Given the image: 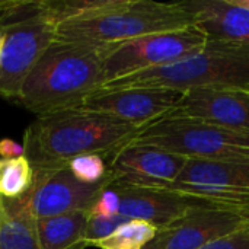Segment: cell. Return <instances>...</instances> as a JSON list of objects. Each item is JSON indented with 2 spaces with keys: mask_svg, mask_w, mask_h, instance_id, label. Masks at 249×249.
<instances>
[{
  "mask_svg": "<svg viewBox=\"0 0 249 249\" xmlns=\"http://www.w3.org/2000/svg\"><path fill=\"white\" fill-rule=\"evenodd\" d=\"M0 249H39L36 220L19 200L0 198Z\"/></svg>",
  "mask_w": 249,
  "mask_h": 249,
  "instance_id": "obj_17",
  "label": "cell"
},
{
  "mask_svg": "<svg viewBox=\"0 0 249 249\" xmlns=\"http://www.w3.org/2000/svg\"><path fill=\"white\" fill-rule=\"evenodd\" d=\"M168 117L190 118L249 133V90L190 89Z\"/></svg>",
  "mask_w": 249,
  "mask_h": 249,
  "instance_id": "obj_14",
  "label": "cell"
},
{
  "mask_svg": "<svg viewBox=\"0 0 249 249\" xmlns=\"http://www.w3.org/2000/svg\"><path fill=\"white\" fill-rule=\"evenodd\" d=\"M184 92L169 88L99 89L76 108L112 115L139 127H147L168 117L182 99Z\"/></svg>",
  "mask_w": 249,
  "mask_h": 249,
  "instance_id": "obj_10",
  "label": "cell"
},
{
  "mask_svg": "<svg viewBox=\"0 0 249 249\" xmlns=\"http://www.w3.org/2000/svg\"><path fill=\"white\" fill-rule=\"evenodd\" d=\"M89 210L36 220L39 249H85Z\"/></svg>",
  "mask_w": 249,
  "mask_h": 249,
  "instance_id": "obj_16",
  "label": "cell"
},
{
  "mask_svg": "<svg viewBox=\"0 0 249 249\" xmlns=\"http://www.w3.org/2000/svg\"><path fill=\"white\" fill-rule=\"evenodd\" d=\"M146 127H139L112 115L66 108L38 115L23 134L25 158L34 169L66 166L83 155L109 158Z\"/></svg>",
  "mask_w": 249,
  "mask_h": 249,
  "instance_id": "obj_1",
  "label": "cell"
},
{
  "mask_svg": "<svg viewBox=\"0 0 249 249\" xmlns=\"http://www.w3.org/2000/svg\"><path fill=\"white\" fill-rule=\"evenodd\" d=\"M187 162L188 158L182 155L136 142L107 158L112 181L149 188L174 184Z\"/></svg>",
  "mask_w": 249,
  "mask_h": 249,
  "instance_id": "obj_12",
  "label": "cell"
},
{
  "mask_svg": "<svg viewBox=\"0 0 249 249\" xmlns=\"http://www.w3.org/2000/svg\"><path fill=\"white\" fill-rule=\"evenodd\" d=\"M4 44L0 57V96L15 101L29 73L54 42L57 23L44 10L0 28Z\"/></svg>",
  "mask_w": 249,
  "mask_h": 249,
  "instance_id": "obj_7",
  "label": "cell"
},
{
  "mask_svg": "<svg viewBox=\"0 0 249 249\" xmlns=\"http://www.w3.org/2000/svg\"><path fill=\"white\" fill-rule=\"evenodd\" d=\"M209 39L249 45V9L233 0H187Z\"/></svg>",
  "mask_w": 249,
  "mask_h": 249,
  "instance_id": "obj_15",
  "label": "cell"
},
{
  "mask_svg": "<svg viewBox=\"0 0 249 249\" xmlns=\"http://www.w3.org/2000/svg\"><path fill=\"white\" fill-rule=\"evenodd\" d=\"M109 187L118 194L120 216L128 220H143L156 228H163L201 209L222 207L207 200L163 188L137 187L115 181Z\"/></svg>",
  "mask_w": 249,
  "mask_h": 249,
  "instance_id": "obj_13",
  "label": "cell"
},
{
  "mask_svg": "<svg viewBox=\"0 0 249 249\" xmlns=\"http://www.w3.org/2000/svg\"><path fill=\"white\" fill-rule=\"evenodd\" d=\"M200 249H249V229L209 242Z\"/></svg>",
  "mask_w": 249,
  "mask_h": 249,
  "instance_id": "obj_23",
  "label": "cell"
},
{
  "mask_svg": "<svg viewBox=\"0 0 249 249\" xmlns=\"http://www.w3.org/2000/svg\"><path fill=\"white\" fill-rule=\"evenodd\" d=\"M241 212H242V213H244V214H245V216L249 219V209H242Z\"/></svg>",
  "mask_w": 249,
  "mask_h": 249,
  "instance_id": "obj_27",
  "label": "cell"
},
{
  "mask_svg": "<svg viewBox=\"0 0 249 249\" xmlns=\"http://www.w3.org/2000/svg\"><path fill=\"white\" fill-rule=\"evenodd\" d=\"M238 6L241 7H245V9H249V0H233Z\"/></svg>",
  "mask_w": 249,
  "mask_h": 249,
  "instance_id": "obj_25",
  "label": "cell"
},
{
  "mask_svg": "<svg viewBox=\"0 0 249 249\" xmlns=\"http://www.w3.org/2000/svg\"><path fill=\"white\" fill-rule=\"evenodd\" d=\"M249 219L236 209H201L158 229L143 249H200L216 239L248 231Z\"/></svg>",
  "mask_w": 249,
  "mask_h": 249,
  "instance_id": "obj_11",
  "label": "cell"
},
{
  "mask_svg": "<svg viewBox=\"0 0 249 249\" xmlns=\"http://www.w3.org/2000/svg\"><path fill=\"white\" fill-rule=\"evenodd\" d=\"M158 229L155 225L143 220H130L95 247L99 249H143L156 236Z\"/></svg>",
  "mask_w": 249,
  "mask_h": 249,
  "instance_id": "obj_19",
  "label": "cell"
},
{
  "mask_svg": "<svg viewBox=\"0 0 249 249\" xmlns=\"http://www.w3.org/2000/svg\"><path fill=\"white\" fill-rule=\"evenodd\" d=\"M104 47L54 39L25 80L16 99L41 115L76 108L104 85Z\"/></svg>",
  "mask_w": 249,
  "mask_h": 249,
  "instance_id": "obj_2",
  "label": "cell"
},
{
  "mask_svg": "<svg viewBox=\"0 0 249 249\" xmlns=\"http://www.w3.org/2000/svg\"><path fill=\"white\" fill-rule=\"evenodd\" d=\"M34 175L35 171L25 156L0 159V198L19 200L25 197L34 184Z\"/></svg>",
  "mask_w": 249,
  "mask_h": 249,
  "instance_id": "obj_18",
  "label": "cell"
},
{
  "mask_svg": "<svg viewBox=\"0 0 249 249\" xmlns=\"http://www.w3.org/2000/svg\"><path fill=\"white\" fill-rule=\"evenodd\" d=\"M160 188L226 209H249V165L188 159L178 179Z\"/></svg>",
  "mask_w": 249,
  "mask_h": 249,
  "instance_id": "obj_8",
  "label": "cell"
},
{
  "mask_svg": "<svg viewBox=\"0 0 249 249\" xmlns=\"http://www.w3.org/2000/svg\"><path fill=\"white\" fill-rule=\"evenodd\" d=\"M34 171V184L19 201L35 220L90 210L101 193L112 182L109 177L99 184H83L74 178L67 165Z\"/></svg>",
  "mask_w": 249,
  "mask_h": 249,
  "instance_id": "obj_9",
  "label": "cell"
},
{
  "mask_svg": "<svg viewBox=\"0 0 249 249\" xmlns=\"http://www.w3.org/2000/svg\"><path fill=\"white\" fill-rule=\"evenodd\" d=\"M248 90H249V89H248Z\"/></svg>",
  "mask_w": 249,
  "mask_h": 249,
  "instance_id": "obj_28",
  "label": "cell"
},
{
  "mask_svg": "<svg viewBox=\"0 0 249 249\" xmlns=\"http://www.w3.org/2000/svg\"><path fill=\"white\" fill-rule=\"evenodd\" d=\"M169 88L249 89V45L209 39L197 53L168 66L139 71L104 85L101 89Z\"/></svg>",
  "mask_w": 249,
  "mask_h": 249,
  "instance_id": "obj_4",
  "label": "cell"
},
{
  "mask_svg": "<svg viewBox=\"0 0 249 249\" xmlns=\"http://www.w3.org/2000/svg\"><path fill=\"white\" fill-rule=\"evenodd\" d=\"M23 156H25L23 144H19L12 139L0 140V159H18Z\"/></svg>",
  "mask_w": 249,
  "mask_h": 249,
  "instance_id": "obj_24",
  "label": "cell"
},
{
  "mask_svg": "<svg viewBox=\"0 0 249 249\" xmlns=\"http://www.w3.org/2000/svg\"><path fill=\"white\" fill-rule=\"evenodd\" d=\"M130 222L128 219L117 214L111 217H96L90 216L86 228V245L95 247L99 241L108 238L111 233H114L120 226Z\"/></svg>",
  "mask_w": 249,
  "mask_h": 249,
  "instance_id": "obj_21",
  "label": "cell"
},
{
  "mask_svg": "<svg viewBox=\"0 0 249 249\" xmlns=\"http://www.w3.org/2000/svg\"><path fill=\"white\" fill-rule=\"evenodd\" d=\"M3 44H4V34L0 29V57H1V51H3Z\"/></svg>",
  "mask_w": 249,
  "mask_h": 249,
  "instance_id": "obj_26",
  "label": "cell"
},
{
  "mask_svg": "<svg viewBox=\"0 0 249 249\" xmlns=\"http://www.w3.org/2000/svg\"><path fill=\"white\" fill-rule=\"evenodd\" d=\"M134 142L188 159L249 165V133L204 121L166 117L147 125Z\"/></svg>",
  "mask_w": 249,
  "mask_h": 249,
  "instance_id": "obj_5",
  "label": "cell"
},
{
  "mask_svg": "<svg viewBox=\"0 0 249 249\" xmlns=\"http://www.w3.org/2000/svg\"><path fill=\"white\" fill-rule=\"evenodd\" d=\"M69 169L83 184H99L108 179L111 175L108 172V165L101 155H83L77 156L69 162Z\"/></svg>",
  "mask_w": 249,
  "mask_h": 249,
  "instance_id": "obj_20",
  "label": "cell"
},
{
  "mask_svg": "<svg viewBox=\"0 0 249 249\" xmlns=\"http://www.w3.org/2000/svg\"><path fill=\"white\" fill-rule=\"evenodd\" d=\"M118 209H120L118 194L114 188H111L108 185L101 193V196L98 197L95 204L90 207L89 213H90V216H96V217H111V216L118 214Z\"/></svg>",
  "mask_w": 249,
  "mask_h": 249,
  "instance_id": "obj_22",
  "label": "cell"
},
{
  "mask_svg": "<svg viewBox=\"0 0 249 249\" xmlns=\"http://www.w3.org/2000/svg\"><path fill=\"white\" fill-rule=\"evenodd\" d=\"M196 23L185 1L105 0L98 12L61 22L55 39L93 47H108L150 34L177 31Z\"/></svg>",
  "mask_w": 249,
  "mask_h": 249,
  "instance_id": "obj_3",
  "label": "cell"
},
{
  "mask_svg": "<svg viewBox=\"0 0 249 249\" xmlns=\"http://www.w3.org/2000/svg\"><path fill=\"white\" fill-rule=\"evenodd\" d=\"M207 41L206 32L194 23L182 29L150 34L104 47V85L139 71L177 63L200 51Z\"/></svg>",
  "mask_w": 249,
  "mask_h": 249,
  "instance_id": "obj_6",
  "label": "cell"
}]
</instances>
